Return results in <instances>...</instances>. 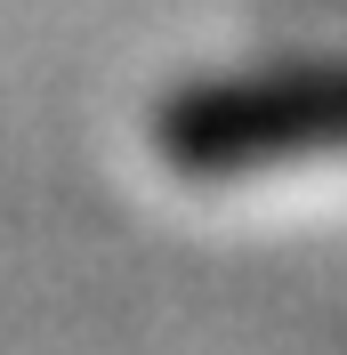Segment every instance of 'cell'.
<instances>
[{
    "label": "cell",
    "instance_id": "6da1fadb",
    "mask_svg": "<svg viewBox=\"0 0 347 355\" xmlns=\"http://www.w3.org/2000/svg\"><path fill=\"white\" fill-rule=\"evenodd\" d=\"M299 146H347V73L299 89H242V97H202L178 113V154L186 162H275L282 137Z\"/></svg>",
    "mask_w": 347,
    "mask_h": 355
}]
</instances>
